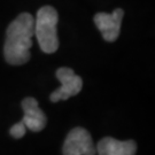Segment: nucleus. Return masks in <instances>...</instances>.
<instances>
[{"instance_id":"1","label":"nucleus","mask_w":155,"mask_h":155,"mask_svg":"<svg viewBox=\"0 0 155 155\" xmlns=\"http://www.w3.org/2000/svg\"><path fill=\"white\" fill-rule=\"evenodd\" d=\"M35 31V17L29 13H22L8 25L4 45L6 61L12 66H21L30 60Z\"/></svg>"},{"instance_id":"2","label":"nucleus","mask_w":155,"mask_h":155,"mask_svg":"<svg viewBox=\"0 0 155 155\" xmlns=\"http://www.w3.org/2000/svg\"><path fill=\"white\" fill-rule=\"evenodd\" d=\"M58 22V12L52 6H44L37 12V16L35 17L33 36H36L39 47L44 53L51 54L59 48V38L56 29Z\"/></svg>"},{"instance_id":"3","label":"nucleus","mask_w":155,"mask_h":155,"mask_svg":"<svg viewBox=\"0 0 155 155\" xmlns=\"http://www.w3.org/2000/svg\"><path fill=\"white\" fill-rule=\"evenodd\" d=\"M63 155H95V146L90 132L84 127H74L67 134L62 147Z\"/></svg>"},{"instance_id":"4","label":"nucleus","mask_w":155,"mask_h":155,"mask_svg":"<svg viewBox=\"0 0 155 155\" xmlns=\"http://www.w3.org/2000/svg\"><path fill=\"white\" fill-rule=\"evenodd\" d=\"M56 78L60 81L61 86L51 94L52 102H58L60 100H67L74 95H77L83 87L82 78L77 76L72 69L62 67L56 70Z\"/></svg>"},{"instance_id":"5","label":"nucleus","mask_w":155,"mask_h":155,"mask_svg":"<svg viewBox=\"0 0 155 155\" xmlns=\"http://www.w3.org/2000/svg\"><path fill=\"white\" fill-rule=\"evenodd\" d=\"M123 16H124V11L122 8H116L110 14L98 13L94 15V23L100 30L102 38L105 40L115 41L118 38Z\"/></svg>"},{"instance_id":"6","label":"nucleus","mask_w":155,"mask_h":155,"mask_svg":"<svg viewBox=\"0 0 155 155\" xmlns=\"http://www.w3.org/2000/svg\"><path fill=\"white\" fill-rule=\"evenodd\" d=\"M22 109L24 111L22 122L24 123L25 127L33 132L41 131L46 125L47 117L44 111L38 107L37 100L31 97L25 98L22 101Z\"/></svg>"},{"instance_id":"7","label":"nucleus","mask_w":155,"mask_h":155,"mask_svg":"<svg viewBox=\"0 0 155 155\" xmlns=\"http://www.w3.org/2000/svg\"><path fill=\"white\" fill-rule=\"evenodd\" d=\"M99 155H136L137 144L133 140H117L111 137H105L97 145Z\"/></svg>"},{"instance_id":"8","label":"nucleus","mask_w":155,"mask_h":155,"mask_svg":"<svg viewBox=\"0 0 155 155\" xmlns=\"http://www.w3.org/2000/svg\"><path fill=\"white\" fill-rule=\"evenodd\" d=\"M25 132H27V127H25V125H24V123L22 121L16 123V124H14L11 127V130H9V133H11L12 137H14V138L16 139L22 138L23 136L25 134Z\"/></svg>"}]
</instances>
